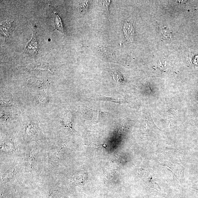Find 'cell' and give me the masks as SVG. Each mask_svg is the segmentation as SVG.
Listing matches in <instances>:
<instances>
[{
    "label": "cell",
    "mask_w": 198,
    "mask_h": 198,
    "mask_svg": "<svg viewBox=\"0 0 198 198\" xmlns=\"http://www.w3.org/2000/svg\"><path fill=\"white\" fill-rule=\"evenodd\" d=\"M84 115L90 120L94 121H99L101 120L108 112H103L100 110L91 109L87 107H85L84 109Z\"/></svg>",
    "instance_id": "obj_1"
},
{
    "label": "cell",
    "mask_w": 198,
    "mask_h": 198,
    "mask_svg": "<svg viewBox=\"0 0 198 198\" xmlns=\"http://www.w3.org/2000/svg\"><path fill=\"white\" fill-rule=\"evenodd\" d=\"M123 31L126 39L132 42L134 39L135 30L131 23L126 22L124 25Z\"/></svg>",
    "instance_id": "obj_2"
},
{
    "label": "cell",
    "mask_w": 198,
    "mask_h": 198,
    "mask_svg": "<svg viewBox=\"0 0 198 198\" xmlns=\"http://www.w3.org/2000/svg\"><path fill=\"white\" fill-rule=\"evenodd\" d=\"M35 36V34L34 35L32 40L27 44L26 47V50L31 54L36 53L38 51L37 43Z\"/></svg>",
    "instance_id": "obj_3"
},
{
    "label": "cell",
    "mask_w": 198,
    "mask_h": 198,
    "mask_svg": "<svg viewBox=\"0 0 198 198\" xmlns=\"http://www.w3.org/2000/svg\"><path fill=\"white\" fill-rule=\"evenodd\" d=\"M1 31L3 34L6 37H8L10 34L11 30V23L10 22L5 21L2 23L1 25Z\"/></svg>",
    "instance_id": "obj_4"
},
{
    "label": "cell",
    "mask_w": 198,
    "mask_h": 198,
    "mask_svg": "<svg viewBox=\"0 0 198 198\" xmlns=\"http://www.w3.org/2000/svg\"><path fill=\"white\" fill-rule=\"evenodd\" d=\"M54 24L56 29L59 30L62 32H64L63 27L61 19L57 13H55V16L54 19Z\"/></svg>",
    "instance_id": "obj_5"
},
{
    "label": "cell",
    "mask_w": 198,
    "mask_h": 198,
    "mask_svg": "<svg viewBox=\"0 0 198 198\" xmlns=\"http://www.w3.org/2000/svg\"><path fill=\"white\" fill-rule=\"evenodd\" d=\"M98 101H109L117 104L121 103V101L119 99H116L112 98L111 97H100L96 99Z\"/></svg>",
    "instance_id": "obj_6"
},
{
    "label": "cell",
    "mask_w": 198,
    "mask_h": 198,
    "mask_svg": "<svg viewBox=\"0 0 198 198\" xmlns=\"http://www.w3.org/2000/svg\"><path fill=\"white\" fill-rule=\"evenodd\" d=\"M114 79L119 83H123V78L122 76L118 72L116 71L114 73Z\"/></svg>",
    "instance_id": "obj_7"
},
{
    "label": "cell",
    "mask_w": 198,
    "mask_h": 198,
    "mask_svg": "<svg viewBox=\"0 0 198 198\" xmlns=\"http://www.w3.org/2000/svg\"><path fill=\"white\" fill-rule=\"evenodd\" d=\"M88 1L80 2L79 4V10L80 11H82L86 10L88 6Z\"/></svg>",
    "instance_id": "obj_8"
},
{
    "label": "cell",
    "mask_w": 198,
    "mask_h": 198,
    "mask_svg": "<svg viewBox=\"0 0 198 198\" xmlns=\"http://www.w3.org/2000/svg\"><path fill=\"white\" fill-rule=\"evenodd\" d=\"M38 98L39 101L43 104H46L47 100V97L45 95L43 94H40L38 96Z\"/></svg>",
    "instance_id": "obj_9"
},
{
    "label": "cell",
    "mask_w": 198,
    "mask_h": 198,
    "mask_svg": "<svg viewBox=\"0 0 198 198\" xmlns=\"http://www.w3.org/2000/svg\"><path fill=\"white\" fill-rule=\"evenodd\" d=\"M162 34L164 36L165 38H166L169 39L171 38V34L170 32H169L168 31L165 30V29L162 30Z\"/></svg>",
    "instance_id": "obj_10"
},
{
    "label": "cell",
    "mask_w": 198,
    "mask_h": 198,
    "mask_svg": "<svg viewBox=\"0 0 198 198\" xmlns=\"http://www.w3.org/2000/svg\"><path fill=\"white\" fill-rule=\"evenodd\" d=\"M110 2V1H104L103 2V5L106 8L107 10H108V7Z\"/></svg>",
    "instance_id": "obj_11"
},
{
    "label": "cell",
    "mask_w": 198,
    "mask_h": 198,
    "mask_svg": "<svg viewBox=\"0 0 198 198\" xmlns=\"http://www.w3.org/2000/svg\"><path fill=\"white\" fill-rule=\"evenodd\" d=\"M55 195V192H52V193H49L48 195V197L47 198H53L54 196Z\"/></svg>",
    "instance_id": "obj_12"
}]
</instances>
